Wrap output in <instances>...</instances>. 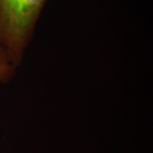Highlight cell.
Segmentation results:
<instances>
[{"label":"cell","mask_w":153,"mask_h":153,"mask_svg":"<svg viewBox=\"0 0 153 153\" xmlns=\"http://www.w3.org/2000/svg\"><path fill=\"white\" fill-rule=\"evenodd\" d=\"M16 67L8 57L6 51L0 47V82H8L14 77Z\"/></svg>","instance_id":"2"},{"label":"cell","mask_w":153,"mask_h":153,"mask_svg":"<svg viewBox=\"0 0 153 153\" xmlns=\"http://www.w3.org/2000/svg\"><path fill=\"white\" fill-rule=\"evenodd\" d=\"M47 0H0V47L11 63L21 66Z\"/></svg>","instance_id":"1"}]
</instances>
